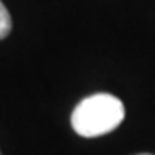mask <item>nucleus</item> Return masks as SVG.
I'll return each mask as SVG.
<instances>
[{"label": "nucleus", "mask_w": 155, "mask_h": 155, "mask_svg": "<svg viewBox=\"0 0 155 155\" xmlns=\"http://www.w3.org/2000/svg\"><path fill=\"white\" fill-rule=\"evenodd\" d=\"M12 29V19H11V14L7 11V7L2 4L0 0V40H4L7 35L11 33Z\"/></svg>", "instance_id": "nucleus-2"}, {"label": "nucleus", "mask_w": 155, "mask_h": 155, "mask_svg": "<svg viewBox=\"0 0 155 155\" xmlns=\"http://www.w3.org/2000/svg\"><path fill=\"white\" fill-rule=\"evenodd\" d=\"M141 155H150V153H141Z\"/></svg>", "instance_id": "nucleus-3"}, {"label": "nucleus", "mask_w": 155, "mask_h": 155, "mask_svg": "<svg viewBox=\"0 0 155 155\" xmlns=\"http://www.w3.org/2000/svg\"><path fill=\"white\" fill-rule=\"evenodd\" d=\"M124 114V105L117 97L95 93L76 105L71 116V124L79 136L95 138L114 131L122 122Z\"/></svg>", "instance_id": "nucleus-1"}]
</instances>
